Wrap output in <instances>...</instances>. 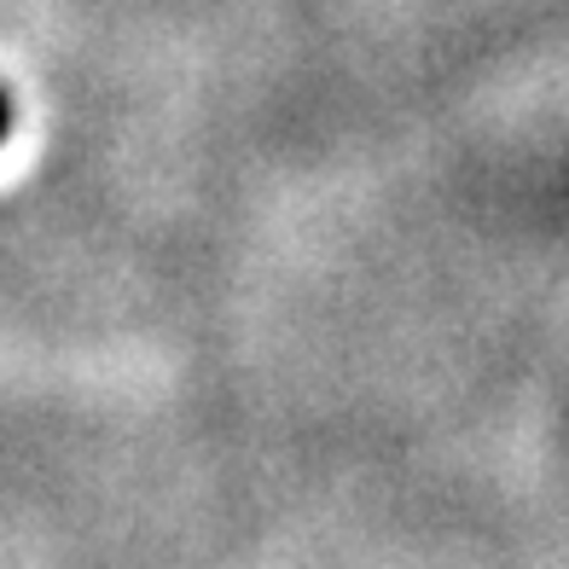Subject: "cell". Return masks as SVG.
Here are the masks:
<instances>
[{
  "mask_svg": "<svg viewBox=\"0 0 569 569\" xmlns=\"http://www.w3.org/2000/svg\"><path fill=\"white\" fill-rule=\"evenodd\" d=\"M12 134V99H7V88H0V140Z\"/></svg>",
  "mask_w": 569,
  "mask_h": 569,
  "instance_id": "obj_1",
  "label": "cell"
}]
</instances>
